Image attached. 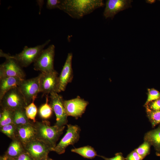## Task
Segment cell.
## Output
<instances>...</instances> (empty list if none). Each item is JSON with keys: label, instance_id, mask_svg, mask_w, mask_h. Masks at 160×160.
Here are the masks:
<instances>
[{"label": "cell", "instance_id": "obj_1", "mask_svg": "<svg viewBox=\"0 0 160 160\" xmlns=\"http://www.w3.org/2000/svg\"><path fill=\"white\" fill-rule=\"evenodd\" d=\"M104 5L102 0H61L58 9L72 18L79 19Z\"/></svg>", "mask_w": 160, "mask_h": 160}, {"label": "cell", "instance_id": "obj_2", "mask_svg": "<svg viewBox=\"0 0 160 160\" xmlns=\"http://www.w3.org/2000/svg\"><path fill=\"white\" fill-rule=\"evenodd\" d=\"M33 124L36 138L46 144L52 148V151L63 134L65 126L59 127L55 124L51 126L50 122L47 120L36 121Z\"/></svg>", "mask_w": 160, "mask_h": 160}, {"label": "cell", "instance_id": "obj_3", "mask_svg": "<svg viewBox=\"0 0 160 160\" xmlns=\"http://www.w3.org/2000/svg\"><path fill=\"white\" fill-rule=\"evenodd\" d=\"M0 56L6 60L0 65V78L7 77H14L25 79V73L22 67L11 55L5 53L0 49Z\"/></svg>", "mask_w": 160, "mask_h": 160}, {"label": "cell", "instance_id": "obj_4", "mask_svg": "<svg viewBox=\"0 0 160 160\" xmlns=\"http://www.w3.org/2000/svg\"><path fill=\"white\" fill-rule=\"evenodd\" d=\"M1 108H7L12 111L25 108L27 106L24 98L18 87L7 92L0 100Z\"/></svg>", "mask_w": 160, "mask_h": 160}, {"label": "cell", "instance_id": "obj_5", "mask_svg": "<svg viewBox=\"0 0 160 160\" xmlns=\"http://www.w3.org/2000/svg\"><path fill=\"white\" fill-rule=\"evenodd\" d=\"M50 41V40H48L44 44L33 47H29L25 46L21 52L14 55H11V56L22 67H26L32 63H34L44 47Z\"/></svg>", "mask_w": 160, "mask_h": 160}, {"label": "cell", "instance_id": "obj_6", "mask_svg": "<svg viewBox=\"0 0 160 160\" xmlns=\"http://www.w3.org/2000/svg\"><path fill=\"white\" fill-rule=\"evenodd\" d=\"M55 46L53 44L43 49L34 63V69L41 72H48L54 71Z\"/></svg>", "mask_w": 160, "mask_h": 160}, {"label": "cell", "instance_id": "obj_7", "mask_svg": "<svg viewBox=\"0 0 160 160\" xmlns=\"http://www.w3.org/2000/svg\"><path fill=\"white\" fill-rule=\"evenodd\" d=\"M40 74L30 79H24L17 87L27 105L35 101L40 91Z\"/></svg>", "mask_w": 160, "mask_h": 160}, {"label": "cell", "instance_id": "obj_8", "mask_svg": "<svg viewBox=\"0 0 160 160\" xmlns=\"http://www.w3.org/2000/svg\"><path fill=\"white\" fill-rule=\"evenodd\" d=\"M67 126L66 134L52 150L58 154L64 153L67 147L77 142L80 138L81 129L79 126L69 124Z\"/></svg>", "mask_w": 160, "mask_h": 160}, {"label": "cell", "instance_id": "obj_9", "mask_svg": "<svg viewBox=\"0 0 160 160\" xmlns=\"http://www.w3.org/2000/svg\"><path fill=\"white\" fill-rule=\"evenodd\" d=\"M40 91L42 96L52 93H58V76L55 70L40 74Z\"/></svg>", "mask_w": 160, "mask_h": 160}, {"label": "cell", "instance_id": "obj_10", "mask_svg": "<svg viewBox=\"0 0 160 160\" xmlns=\"http://www.w3.org/2000/svg\"><path fill=\"white\" fill-rule=\"evenodd\" d=\"M49 104L56 117L55 125L63 127L67 125L68 115L64 105L62 96L56 92L50 94Z\"/></svg>", "mask_w": 160, "mask_h": 160}, {"label": "cell", "instance_id": "obj_11", "mask_svg": "<svg viewBox=\"0 0 160 160\" xmlns=\"http://www.w3.org/2000/svg\"><path fill=\"white\" fill-rule=\"evenodd\" d=\"M26 152L34 160H40L48 156L52 148L43 141L35 138L25 147Z\"/></svg>", "mask_w": 160, "mask_h": 160}, {"label": "cell", "instance_id": "obj_12", "mask_svg": "<svg viewBox=\"0 0 160 160\" xmlns=\"http://www.w3.org/2000/svg\"><path fill=\"white\" fill-rule=\"evenodd\" d=\"M89 102L78 96L73 99L64 100V106L68 116L76 119L84 113Z\"/></svg>", "mask_w": 160, "mask_h": 160}, {"label": "cell", "instance_id": "obj_13", "mask_svg": "<svg viewBox=\"0 0 160 160\" xmlns=\"http://www.w3.org/2000/svg\"><path fill=\"white\" fill-rule=\"evenodd\" d=\"M131 0H108L103 15L106 18L113 19L119 12L132 7Z\"/></svg>", "mask_w": 160, "mask_h": 160}, {"label": "cell", "instance_id": "obj_14", "mask_svg": "<svg viewBox=\"0 0 160 160\" xmlns=\"http://www.w3.org/2000/svg\"><path fill=\"white\" fill-rule=\"evenodd\" d=\"M72 53H68L60 74L58 76V93L64 91L68 84L71 82L72 80Z\"/></svg>", "mask_w": 160, "mask_h": 160}, {"label": "cell", "instance_id": "obj_15", "mask_svg": "<svg viewBox=\"0 0 160 160\" xmlns=\"http://www.w3.org/2000/svg\"><path fill=\"white\" fill-rule=\"evenodd\" d=\"M16 138L24 147L28 143L36 138V130L34 124H29L17 126Z\"/></svg>", "mask_w": 160, "mask_h": 160}, {"label": "cell", "instance_id": "obj_16", "mask_svg": "<svg viewBox=\"0 0 160 160\" xmlns=\"http://www.w3.org/2000/svg\"><path fill=\"white\" fill-rule=\"evenodd\" d=\"M23 80L14 77H7L0 78V100L9 90L17 87Z\"/></svg>", "mask_w": 160, "mask_h": 160}, {"label": "cell", "instance_id": "obj_17", "mask_svg": "<svg viewBox=\"0 0 160 160\" xmlns=\"http://www.w3.org/2000/svg\"><path fill=\"white\" fill-rule=\"evenodd\" d=\"M144 139L153 146L156 155L160 156V124L156 128L146 132Z\"/></svg>", "mask_w": 160, "mask_h": 160}, {"label": "cell", "instance_id": "obj_18", "mask_svg": "<svg viewBox=\"0 0 160 160\" xmlns=\"http://www.w3.org/2000/svg\"><path fill=\"white\" fill-rule=\"evenodd\" d=\"M25 151L24 146L16 138L12 140L4 156L8 158L14 159Z\"/></svg>", "mask_w": 160, "mask_h": 160}, {"label": "cell", "instance_id": "obj_19", "mask_svg": "<svg viewBox=\"0 0 160 160\" xmlns=\"http://www.w3.org/2000/svg\"><path fill=\"white\" fill-rule=\"evenodd\" d=\"M31 123L27 117L25 108L20 109L13 111L12 123L16 126L29 124Z\"/></svg>", "mask_w": 160, "mask_h": 160}, {"label": "cell", "instance_id": "obj_20", "mask_svg": "<svg viewBox=\"0 0 160 160\" xmlns=\"http://www.w3.org/2000/svg\"><path fill=\"white\" fill-rule=\"evenodd\" d=\"M71 152L77 153L83 157L92 159L97 156V152L92 147L87 145L79 148H74L71 150Z\"/></svg>", "mask_w": 160, "mask_h": 160}, {"label": "cell", "instance_id": "obj_21", "mask_svg": "<svg viewBox=\"0 0 160 160\" xmlns=\"http://www.w3.org/2000/svg\"><path fill=\"white\" fill-rule=\"evenodd\" d=\"M46 102L42 105L39 110L40 116L44 119L49 118L52 116L53 110L50 104L48 103V95H46Z\"/></svg>", "mask_w": 160, "mask_h": 160}, {"label": "cell", "instance_id": "obj_22", "mask_svg": "<svg viewBox=\"0 0 160 160\" xmlns=\"http://www.w3.org/2000/svg\"><path fill=\"white\" fill-rule=\"evenodd\" d=\"M2 112L0 114V127L12 123L13 112L7 108H1Z\"/></svg>", "mask_w": 160, "mask_h": 160}, {"label": "cell", "instance_id": "obj_23", "mask_svg": "<svg viewBox=\"0 0 160 160\" xmlns=\"http://www.w3.org/2000/svg\"><path fill=\"white\" fill-rule=\"evenodd\" d=\"M16 127L13 123L0 127V131L12 140L16 139Z\"/></svg>", "mask_w": 160, "mask_h": 160}, {"label": "cell", "instance_id": "obj_24", "mask_svg": "<svg viewBox=\"0 0 160 160\" xmlns=\"http://www.w3.org/2000/svg\"><path fill=\"white\" fill-rule=\"evenodd\" d=\"M34 101H33L25 108L26 116L29 119L33 121L34 123L36 121V117L37 113V108L34 103Z\"/></svg>", "mask_w": 160, "mask_h": 160}, {"label": "cell", "instance_id": "obj_25", "mask_svg": "<svg viewBox=\"0 0 160 160\" xmlns=\"http://www.w3.org/2000/svg\"><path fill=\"white\" fill-rule=\"evenodd\" d=\"M146 112L152 128L160 124V110L156 111H146Z\"/></svg>", "mask_w": 160, "mask_h": 160}, {"label": "cell", "instance_id": "obj_26", "mask_svg": "<svg viewBox=\"0 0 160 160\" xmlns=\"http://www.w3.org/2000/svg\"><path fill=\"white\" fill-rule=\"evenodd\" d=\"M151 145L148 142H144L135 150L144 159L149 154Z\"/></svg>", "mask_w": 160, "mask_h": 160}, {"label": "cell", "instance_id": "obj_27", "mask_svg": "<svg viewBox=\"0 0 160 160\" xmlns=\"http://www.w3.org/2000/svg\"><path fill=\"white\" fill-rule=\"evenodd\" d=\"M146 111H156L160 110V98L145 104Z\"/></svg>", "mask_w": 160, "mask_h": 160}, {"label": "cell", "instance_id": "obj_28", "mask_svg": "<svg viewBox=\"0 0 160 160\" xmlns=\"http://www.w3.org/2000/svg\"><path fill=\"white\" fill-rule=\"evenodd\" d=\"M147 94V100L145 104L160 98V92L153 88L148 89Z\"/></svg>", "mask_w": 160, "mask_h": 160}, {"label": "cell", "instance_id": "obj_29", "mask_svg": "<svg viewBox=\"0 0 160 160\" xmlns=\"http://www.w3.org/2000/svg\"><path fill=\"white\" fill-rule=\"evenodd\" d=\"M61 0H47L46 4L47 8L49 9L58 8Z\"/></svg>", "mask_w": 160, "mask_h": 160}, {"label": "cell", "instance_id": "obj_30", "mask_svg": "<svg viewBox=\"0 0 160 160\" xmlns=\"http://www.w3.org/2000/svg\"><path fill=\"white\" fill-rule=\"evenodd\" d=\"M125 159L126 160H143L144 158L134 150L128 155Z\"/></svg>", "mask_w": 160, "mask_h": 160}, {"label": "cell", "instance_id": "obj_31", "mask_svg": "<svg viewBox=\"0 0 160 160\" xmlns=\"http://www.w3.org/2000/svg\"><path fill=\"white\" fill-rule=\"evenodd\" d=\"M97 156L102 158L105 160H125V158L121 152L117 153L115 154V156L112 158L106 157L104 156L97 155Z\"/></svg>", "mask_w": 160, "mask_h": 160}, {"label": "cell", "instance_id": "obj_32", "mask_svg": "<svg viewBox=\"0 0 160 160\" xmlns=\"http://www.w3.org/2000/svg\"><path fill=\"white\" fill-rule=\"evenodd\" d=\"M15 160H34L25 151L21 153L17 157L13 159Z\"/></svg>", "mask_w": 160, "mask_h": 160}, {"label": "cell", "instance_id": "obj_33", "mask_svg": "<svg viewBox=\"0 0 160 160\" xmlns=\"http://www.w3.org/2000/svg\"><path fill=\"white\" fill-rule=\"evenodd\" d=\"M53 160L52 159L49 158L48 156L40 160Z\"/></svg>", "mask_w": 160, "mask_h": 160}, {"label": "cell", "instance_id": "obj_34", "mask_svg": "<svg viewBox=\"0 0 160 160\" xmlns=\"http://www.w3.org/2000/svg\"><path fill=\"white\" fill-rule=\"evenodd\" d=\"M6 159L7 158L4 155L0 157V160H6Z\"/></svg>", "mask_w": 160, "mask_h": 160}, {"label": "cell", "instance_id": "obj_35", "mask_svg": "<svg viewBox=\"0 0 160 160\" xmlns=\"http://www.w3.org/2000/svg\"><path fill=\"white\" fill-rule=\"evenodd\" d=\"M6 157L7 158L6 160H15L13 159L10 158H7V157Z\"/></svg>", "mask_w": 160, "mask_h": 160}, {"label": "cell", "instance_id": "obj_36", "mask_svg": "<svg viewBox=\"0 0 160 160\" xmlns=\"http://www.w3.org/2000/svg\"><path fill=\"white\" fill-rule=\"evenodd\" d=\"M52 160H54L53 159Z\"/></svg>", "mask_w": 160, "mask_h": 160}, {"label": "cell", "instance_id": "obj_37", "mask_svg": "<svg viewBox=\"0 0 160 160\" xmlns=\"http://www.w3.org/2000/svg\"><path fill=\"white\" fill-rule=\"evenodd\" d=\"M159 1H160V0H159Z\"/></svg>", "mask_w": 160, "mask_h": 160}]
</instances>
